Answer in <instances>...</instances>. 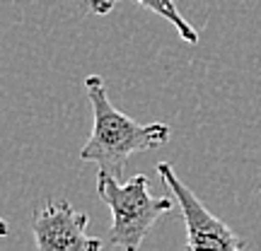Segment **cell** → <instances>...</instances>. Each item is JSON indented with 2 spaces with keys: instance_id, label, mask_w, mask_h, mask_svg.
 Segmentation results:
<instances>
[{
  "instance_id": "cell-4",
  "label": "cell",
  "mask_w": 261,
  "mask_h": 251,
  "mask_svg": "<svg viewBox=\"0 0 261 251\" xmlns=\"http://www.w3.org/2000/svg\"><path fill=\"white\" fill-rule=\"evenodd\" d=\"M90 217L68 201H46L32 217L39 251H99L102 239L87 234Z\"/></svg>"
},
{
  "instance_id": "cell-5",
  "label": "cell",
  "mask_w": 261,
  "mask_h": 251,
  "mask_svg": "<svg viewBox=\"0 0 261 251\" xmlns=\"http://www.w3.org/2000/svg\"><path fill=\"white\" fill-rule=\"evenodd\" d=\"M136 3H138V5H143V8H148L150 12H155L158 17L167 19V22L177 29V34L184 39L187 44H191V46H196V44H198V32H196L187 19H184V15L179 12L177 0H136Z\"/></svg>"
},
{
  "instance_id": "cell-3",
  "label": "cell",
  "mask_w": 261,
  "mask_h": 251,
  "mask_svg": "<svg viewBox=\"0 0 261 251\" xmlns=\"http://www.w3.org/2000/svg\"><path fill=\"white\" fill-rule=\"evenodd\" d=\"M158 174L177 201L187 225V251H242L244 242L227 225L211 213L201 198L177 177L169 162H158Z\"/></svg>"
},
{
  "instance_id": "cell-6",
  "label": "cell",
  "mask_w": 261,
  "mask_h": 251,
  "mask_svg": "<svg viewBox=\"0 0 261 251\" xmlns=\"http://www.w3.org/2000/svg\"><path fill=\"white\" fill-rule=\"evenodd\" d=\"M83 3L92 15H99V17L109 15V12L114 10V5H116V0H83Z\"/></svg>"
},
{
  "instance_id": "cell-7",
  "label": "cell",
  "mask_w": 261,
  "mask_h": 251,
  "mask_svg": "<svg viewBox=\"0 0 261 251\" xmlns=\"http://www.w3.org/2000/svg\"><path fill=\"white\" fill-rule=\"evenodd\" d=\"M5 234H8V222L0 217V237H5Z\"/></svg>"
},
{
  "instance_id": "cell-1",
  "label": "cell",
  "mask_w": 261,
  "mask_h": 251,
  "mask_svg": "<svg viewBox=\"0 0 261 251\" xmlns=\"http://www.w3.org/2000/svg\"><path fill=\"white\" fill-rule=\"evenodd\" d=\"M85 90L92 104L94 126L87 143L80 150L83 162H92L99 172L121 177L126 162L136 152H148L169 140V126L165 123H138L123 111L114 109L99 75L85 77Z\"/></svg>"
},
{
  "instance_id": "cell-2",
  "label": "cell",
  "mask_w": 261,
  "mask_h": 251,
  "mask_svg": "<svg viewBox=\"0 0 261 251\" xmlns=\"http://www.w3.org/2000/svg\"><path fill=\"white\" fill-rule=\"evenodd\" d=\"M97 196L112 213L109 242L121 251H138L150 227L174 208L172 198H155L150 193V179L145 174H136L130 181L119 184L116 177L99 172Z\"/></svg>"
}]
</instances>
